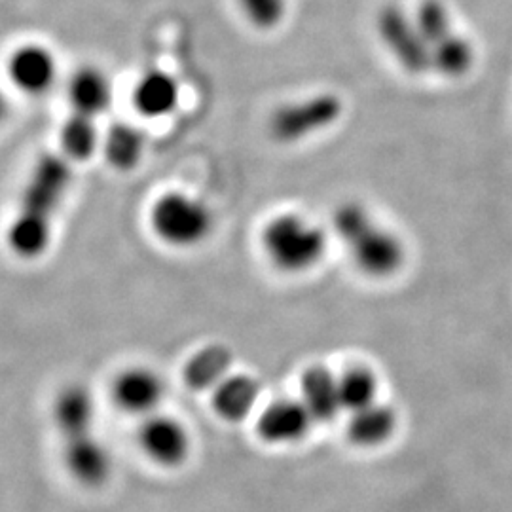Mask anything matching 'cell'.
I'll use <instances>...</instances> for the list:
<instances>
[{
	"mask_svg": "<svg viewBox=\"0 0 512 512\" xmlns=\"http://www.w3.org/2000/svg\"><path fill=\"white\" fill-rule=\"evenodd\" d=\"M110 397L124 414L145 420L162 410L164 378L150 366L133 365L120 370L110 385Z\"/></svg>",
	"mask_w": 512,
	"mask_h": 512,
	"instance_id": "cell-9",
	"label": "cell"
},
{
	"mask_svg": "<svg viewBox=\"0 0 512 512\" xmlns=\"http://www.w3.org/2000/svg\"><path fill=\"white\" fill-rule=\"evenodd\" d=\"M179 97V84L171 74L148 71L133 90V105L147 118H164L177 109Z\"/></svg>",
	"mask_w": 512,
	"mask_h": 512,
	"instance_id": "cell-16",
	"label": "cell"
},
{
	"mask_svg": "<svg viewBox=\"0 0 512 512\" xmlns=\"http://www.w3.org/2000/svg\"><path fill=\"white\" fill-rule=\"evenodd\" d=\"M71 177V165L65 158L55 154L42 156L21 192L19 211L52 220L55 211L65 200V194L71 186Z\"/></svg>",
	"mask_w": 512,
	"mask_h": 512,
	"instance_id": "cell-7",
	"label": "cell"
},
{
	"mask_svg": "<svg viewBox=\"0 0 512 512\" xmlns=\"http://www.w3.org/2000/svg\"><path fill=\"white\" fill-rule=\"evenodd\" d=\"M300 401L308 408L313 421L329 423L342 410L338 376L325 366H311L300 380Z\"/></svg>",
	"mask_w": 512,
	"mask_h": 512,
	"instance_id": "cell-14",
	"label": "cell"
},
{
	"mask_svg": "<svg viewBox=\"0 0 512 512\" xmlns=\"http://www.w3.org/2000/svg\"><path fill=\"white\" fill-rule=\"evenodd\" d=\"M332 234L348 251L353 266L370 279H389L406 264L403 238L374 217L365 203L342 202L332 213Z\"/></svg>",
	"mask_w": 512,
	"mask_h": 512,
	"instance_id": "cell-1",
	"label": "cell"
},
{
	"mask_svg": "<svg viewBox=\"0 0 512 512\" xmlns=\"http://www.w3.org/2000/svg\"><path fill=\"white\" fill-rule=\"evenodd\" d=\"M475 61L473 42L458 31L431 48V71L442 78L458 80L467 76L473 71Z\"/></svg>",
	"mask_w": 512,
	"mask_h": 512,
	"instance_id": "cell-19",
	"label": "cell"
},
{
	"mask_svg": "<svg viewBox=\"0 0 512 512\" xmlns=\"http://www.w3.org/2000/svg\"><path fill=\"white\" fill-rule=\"evenodd\" d=\"M239 6L256 29H274L287 16V0H239Z\"/></svg>",
	"mask_w": 512,
	"mask_h": 512,
	"instance_id": "cell-25",
	"label": "cell"
},
{
	"mask_svg": "<svg viewBox=\"0 0 512 512\" xmlns=\"http://www.w3.org/2000/svg\"><path fill=\"white\" fill-rule=\"evenodd\" d=\"M69 99L74 112L97 118L112 101L109 76L95 67L78 69L69 82Z\"/></svg>",
	"mask_w": 512,
	"mask_h": 512,
	"instance_id": "cell-18",
	"label": "cell"
},
{
	"mask_svg": "<svg viewBox=\"0 0 512 512\" xmlns=\"http://www.w3.org/2000/svg\"><path fill=\"white\" fill-rule=\"evenodd\" d=\"M52 421L59 439H73L97 431V401L84 384L61 387L52 403Z\"/></svg>",
	"mask_w": 512,
	"mask_h": 512,
	"instance_id": "cell-11",
	"label": "cell"
},
{
	"mask_svg": "<svg viewBox=\"0 0 512 512\" xmlns=\"http://www.w3.org/2000/svg\"><path fill=\"white\" fill-rule=\"evenodd\" d=\"M103 150L109 164L120 171H129L141 162L145 154V135L131 124H118L109 129Z\"/></svg>",
	"mask_w": 512,
	"mask_h": 512,
	"instance_id": "cell-21",
	"label": "cell"
},
{
	"mask_svg": "<svg viewBox=\"0 0 512 512\" xmlns=\"http://www.w3.org/2000/svg\"><path fill=\"white\" fill-rule=\"evenodd\" d=\"M344 114V103L336 93H313L275 110L270 131L279 143H300L332 128Z\"/></svg>",
	"mask_w": 512,
	"mask_h": 512,
	"instance_id": "cell-5",
	"label": "cell"
},
{
	"mask_svg": "<svg viewBox=\"0 0 512 512\" xmlns=\"http://www.w3.org/2000/svg\"><path fill=\"white\" fill-rule=\"evenodd\" d=\"M52 241V220L19 211L8 228V245L21 258H37Z\"/></svg>",
	"mask_w": 512,
	"mask_h": 512,
	"instance_id": "cell-20",
	"label": "cell"
},
{
	"mask_svg": "<svg viewBox=\"0 0 512 512\" xmlns=\"http://www.w3.org/2000/svg\"><path fill=\"white\" fill-rule=\"evenodd\" d=\"M6 116H8V99H6L4 92L0 90V124L6 120Z\"/></svg>",
	"mask_w": 512,
	"mask_h": 512,
	"instance_id": "cell-26",
	"label": "cell"
},
{
	"mask_svg": "<svg viewBox=\"0 0 512 512\" xmlns=\"http://www.w3.org/2000/svg\"><path fill=\"white\" fill-rule=\"evenodd\" d=\"M137 442L143 456L160 469H181L192 456L194 439L181 418L156 412L141 420Z\"/></svg>",
	"mask_w": 512,
	"mask_h": 512,
	"instance_id": "cell-6",
	"label": "cell"
},
{
	"mask_svg": "<svg viewBox=\"0 0 512 512\" xmlns=\"http://www.w3.org/2000/svg\"><path fill=\"white\" fill-rule=\"evenodd\" d=\"M376 35L395 63L414 76L431 71L429 46L421 37L414 14L401 4L389 2L376 16Z\"/></svg>",
	"mask_w": 512,
	"mask_h": 512,
	"instance_id": "cell-4",
	"label": "cell"
},
{
	"mask_svg": "<svg viewBox=\"0 0 512 512\" xmlns=\"http://www.w3.org/2000/svg\"><path fill=\"white\" fill-rule=\"evenodd\" d=\"M232 351L220 344L198 349L183 368L184 384L196 393H211L217 385L232 374Z\"/></svg>",
	"mask_w": 512,
	"mask_h": 512,
	"instance_id": "cell-15",
	"label": "cell"
},
{
	"mask_svg": "<svg viewBox=\"0 0 512 512\" xmlns=\"http://www.w3.org/2000/svg\"><path fill=\"white\" fill-rule=\"evenodd\" d=\"M397 416L387 404L374 403L349 414L348 439L361 448L382 446L393 437Z\"/></svg>",
	"mask_w": 512,
	"mask_h": 512,
	"instance_id": "cell-17",
	"label": "cell"
},
{
	"mask_svg": "<svg viewBox=\"0 0 512 512\" xmlns=\"http://www.w3.org/2000/svg\"><path fill=\"white\" fill-rule=\"evenodd\" d=\"M338 385L342 406L349 414L378 403V378L366 366H349L348 370L338 376Z\"/></svg>",
	"mask_w": 512,
	"mask_h": 512,
	"instance_id": "cell-22",
	"label": "cell"
},
{
	"mask_svg": "<svg viewBox=\"0 0 512 512\" xmlns=\"http://www.w3.org/2000/svg\"><path fill=\"white\" fill-rule=\"evenodd\" d=\"M313 423L308 408L300 399H279L260 410L256 418V435L268 444L285 446L304 439Z\"/></svg>",
	"mask_w": 512,
	"mask_h": 512,
	"instance_id": "cell-10",
	"label": "cell"
},
{
	"mask_svg": "<svg viewBox=\"0 0 512 512\" xmlns=\"http://www.w3.org/2000/svg\"><path fill=\"white\" fill-rule=\"evenodd\" d=\"M150 224L167 245L194 247L211 234L213 215L202 200L183 192H169L154 203Z\"/></svg>",
	"mask_w": 512,
	"mask_h": 512,
	"instance_id": "cell-3",
	"label": "cell"
},
{
	"mask_svg": "<svg viewBox=\"0 0 512 512\" xmlns=\"http://www.w3.org/2000/svg\"><path fill=\"white\" fill-rule=\"evenodd\" d=\"M209 395L213 412L220 420L236 423L255 412L260 399V385L249 374L232 372Z\"/></svg>",
	"mask_w": 512,
	"mask_h": 512,
	"instance_id": "cell-13",
	"label": "cell"
},
{
	"mask_svg": "<svg viewBox=\"0 0 512 512\" xmlns=\"http://www.w3.org/2000/svg\"><path fill=\"white\" fill-rule=\"evenodd\" d=\"M59 141L63 152L73 160L90 158L99 145V131L95 126V118L73 112L71 118L65 120Z\"/></svg>",
	"mask_w": 512,
	"mask_h": 512,
	"instance_id": "cell-23",
	"label": "cell"
},
{
	"mask_svg": "<svg viewBox=\"0 0 512 512\" xmlns=\"http://www.w3.org/2000/svg\"><path fill=\"white\" fill-rule=\"evenodd\" d=\"M61 458L65 471L86 490L107 486L114 473V456L97 431L61 440Z\"/></svg>",
	"mask_w": 512,
	"mask_h": 512,
	"instance_id": "cell-8",
	"label": "cell"
},
{
	"mask_svg": "<svg viewBox=\"0 0 512 512\" xmlns=\"http://www.w3.org/2000/svg\"><path fill=\"white\" fill-rule=\"evenodd\" d=\"M260 243L275 270L306 274L327 255L329 234L315 220L300 213H281L266 222Z\"/></svg>",
	"mask_w": 512,
	"mask_h": 512,
	"instance_id": "cell-2",
	"label": "cell"
},
{
	"mask_svg": "<svg viewBox=\"0 0 512 512\" xmlns=\"http://www.w3.org/2000/svg\"><path fill=\"white\" fill-rule=\"evenodd\" d=\"M412 14L420 29L421 37L429 46V54L433 46H437L439 42L456 33L452 12L442 0H421Z\"/></svg>",
	"mask_w": 512,
	"mask_h": 512,
	"instance_id": "cell-24",
	"label": "cell"
},
{
	"mask_svg": "<svg viewBox=\"0 0 512 512\" xmlns=\"http://www.w3.org/2000/svg\"><path fill=\"white\" fill-rule=\"evenodd\" d=\"M8 74L14 86L29 95L50 92L57 78V63L48 48L25 44L8 61Z\"/></svg>",
	"mask_w": 512,
	"mask_h": 512,
	"instance_id": "cell-12",
	"label": "cell"
}]
</instances>
